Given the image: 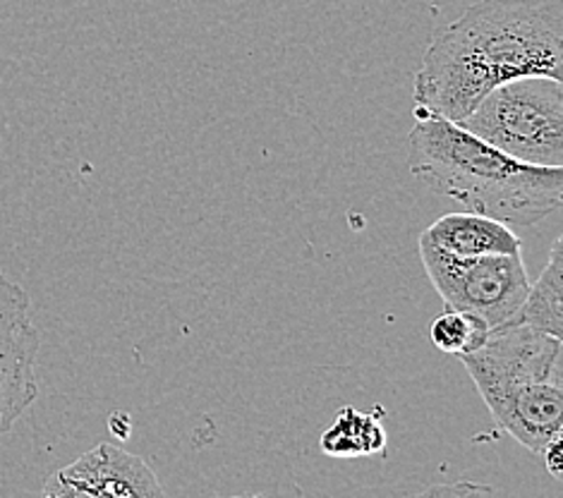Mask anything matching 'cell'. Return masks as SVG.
Instances as JSON below:
<instances>
[{"label":"cell","instance_id":"12","mask_svg":"<svg viewBox=\"0 0 563 498\" xmlns=\"http://www.w3.org/2000/svg\"><path fill=\"white\" fill-rule=\"evenodd\" d=\"M410 498H499V496H496V491L487 487V484L459 479L451 484H434V487H429Z\"/></svg>","mask_w":563,"mask_h":498},{"label":"cell","instance_id":"2","mask_svg":"<svg viewBox=\"0 0 563 498\" xmlns=\"http://www.w3.org/2000/svg\"><path fill=\"white\" fill-rule=\"evenodd\" d=\"M410 173L427 190L506 225L528 228L563 204V168L528 166L434 115H415Z\"/></svg>","mask_w":563,"mask_h":498},{"label":"cell","instance_id":"5","mask_svg":"<svg viewBox=\"0 0 563 498\" xmlns=\"http://www.w3.org/2000/svg\"><path fill=\"white\" fill-rule=\"evenodd\" d=\"M420 257L446 309L477 317L489 331L516 324L530 290L522 254L453 257L432 247H420Z\"/></svg>","mask_w":563,"mask_h":498},{"label":"cell","instance_id":"4","mask_svg":"<svg viewBox=\"0 0 563 498\" xmlns=\"http://www.w3.org/2000/svg\"><path fill=\"white\" fill-rule=\"evenodd\" d=\"M520 164L563 168V85L532 75L494 87L459 123Z\"/></svg>","mask_w":563,"mask_h":498},{"label":"cell","instance_id":"7","mask_svg":"<svg viewBox=\"0 0 563 498\" xmlns=\"http://www.w3.org/2000/svg\"><path fill=\"white\" fill-rule=\"evenodd\" d=\"M42 498H166L144 457L99 443L75 463L53 473Z\"/></svg>","mask_w":563,"mask_h":498},{"label":"cell","instance_id":"14","mask_svg":"<svg viewBox=\"0 0 563 498\" xmlns=\"http://www.w3.org/2000/svg\"><path fill=\"white\" fill-rule=\"evenodd\" d=\"M213 498H269V496H252V494H240V496H213Z\"/></svg>","mask_w":563,"mask_h":498},{"label":"cell","instance_id":"8","mask_svg":"<svg viewBox=\"0 0 563 498\" xmlns=\"http://www.w3.org/2000/svg\"><path fill=\"white\" fill-rule=\"evenodd\" d=\"M420 247L453 254V257H485V254H520L522 242L496 219L473 211L446 213L422 231Z\"/></svg>","mask_w":563,"mask_h":498},{"label":"cell","instance_id":"10","mask_svg":"<svg viewBox=\"0 0 563 498\" xmlns=\"http://www.w3.org/2000/svg\"><path fill=\"white\" fill-rule=\"evenodd\" d=\"M563 242L556 237L549 250L547 264L542 268L540 278L530 283V290L526 295L520 312L516 317V324H526L534 331H542L547 335L561 339L563 335Z\"/></svg>","mask_w":563,"mask_h":498},{"label":"cell","instance_id":"11","mask_svg":"<svg viewBox=\"0 0 563 498\" xmlns=\"http://www.w3.org/2000/svg\"><path fill=\"white\" fill-rule=\"evenodd\" d=\"M489 329L485 321L477 317L455 312V309H446L444 314L437 317L429 327V341L437 350L446 355L463 357L473 353L482 343L487 341Z\"/></svg>","mask_w":563,"mask_h":498},{"label":"cell","instance_id":"1","mask_svg":"<svg viewBox=\"0 0 563 498\" xmlns=\"http://www.w3.org/2000/svg\"><path fill=\"white\" fill-rule=\"evenodd\" d=\"M563 77V0H477L441 30L415 73V115L461 123L520 77Z\"/></svg>","mask_w":563,"mask_h":498},{"label":"cell","instance_id":"3","mask_svg":"<svg viewBox=\"0 0 563 498\" xmlns=\"http://www.w3.org/2000/svg\"><path fill=\"white\" fill-rule=\"evenodd\" d=\"M494 422L534 455L561 439L563 343L526 324L489 331L461 357Z\"/></svg>","mask_w":563,"mask_h":498},{"label":"cell","instance_id":"9","mask_svg":"<svg viewBox=\"0 0 563 498\" xmlns=\"http://www.w3.org/2000/svg\"><path fill=\"white\" fill-rule=\"evenodd\" d=\"M382 408L374 412H360L353 406L341 408L331 427L319 439L321 451L331 457H343V461L384 453L388 436L382 424Z\"/></svg>","mask_w":563,"mask_h":498},{"label":"cell","instance_id":"13","mask_svg":"<svg viewBox=\"0 0 563 498\" xmlns=\"http://www.w3.org/2000/svg\"><path fill=\"white\" fill-rule=\"evenodd\" d=\"M544 457V467L549 469V475L554 479H561V469H563V457H561V439L549 443V446L542 451Z\"/></svg>","mask_w":563,"mask_h":498},{"label":"cell","instance_id":"6","mask_svg":"<svg viewBox=\"0 0 563 498\" xmlns=\"http://www.w3.org/2000/svg\"><path fill=\"white\" fill-rule=\"evenodd\" d=\"M38 345L30 295L0 274V439L10 434L38 396Z\"/></svg>","mask_w":563,"mask_h":498}]
</instances>
